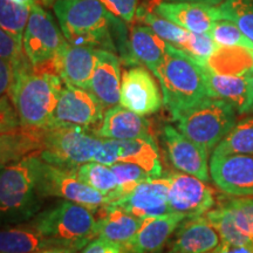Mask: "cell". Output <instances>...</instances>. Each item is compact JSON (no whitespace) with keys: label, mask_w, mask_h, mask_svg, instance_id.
<instances>
[{"label":"cell","mask_w":253,"mask_h":253,"mask_svg":"<svg viewBox=\"0 0 253 253\" xmlns=\"http://www.w3.org/2000/svg\"><path fill=\"white\" fill-rule=\"evenodd\" d=\"M53 9L69 43L110 50L126 66H137L126 21L113 14L101 0H55Z\"/></svg>","instance_id":"cell-1"},{"label":"cell","mask_w":253,"mask_h":253,"mask_svg":"<svg viewBox=\"0 0 253 253\" xmlns=\"http://www.w3.org/2000/svg\"><path fill=\"white\" fill-rule=\"evenodd\" d=\"M43 161L39 151L0 169V226L19 225L39 213Z\"/></svg>","instance_id":"cell-2"},{"label":"cell","mask_w":253,"mask_h":253,"mask_svg":"<svg viewBox=\"0 0 253 253\" xmlns=\"http://www.w3.org/2000/svg\"><path fill=\"white\" fill-rule=\"evenodd\" d=\"M62 87L58 74L37 71L30 61L14 68L8 95L21 128L33 132L46 130Z\"/></svg>","instance_id":"cell-3"},{"label":"cell","mask_w":253,"mask_h":253,"mask_svg":"<svg viewBox=\"0 0 253 253\" xmlns=\"http://www.w3.org/2000/svg\"><path fill=\"white\" fill-rule=\"evenodd\" d=\"M156 78L163 95V103L176 120L186 110L211 96L204 65L184 50L169 43L166 58Z\"/></svg>","instance_id":"cell-4"},{"label":"cell","mask_w":253,"mask_h":253,"mask_svg":"<svg viewBox=\"0 0 253 253\" xmlns=\"http://www.w3.org/2000/svg\"><path fill=\"white\" fill-rule=\"evenodd\" d=\"M28 224L59 248L82 250L96 237L93 211L68 201L41 211Z\"/></svg>","instance_id":"cell-5"},{"label":"cell","mask_w":253,"mask_h":253,"mask_svg":"<svg viewBox=\"0 0 253 253\" xmlns=\"http://www.w3.org/2000/svg\"><path fill=\"white\" fill-rule=\"evenodd\" d=\"M177 128L186 137L212 151L237 123V110L225 100L208 97L179 115Z\"/></svg>","instance_id":"cell-6"},{"label":"cell","mask_w":253,"mask_h":253,"mask_svg":"<svg viewBox=\"0 0 253 253\" xmlns=\"http://www.w3.org/2000/svg\"><path fill=\"white\" fill-rule=\"evenodd\" d=\"M41 160L65 170H77L94 162L103 138L78 126L54 128L41 131Z\"/></svg>","instance_id":"cell-7"},{"label":"cell","mask_w":253,"mask_h":253,"mask_svg":"<svg viewBox=\"0 0 253 253\" xmlns=\"http://www.w3.org/2000/svg\"><path fill=\"white\" fill-rule=\"evenodd\" d=\"M66 41L48 11L39 4L31 7L24 32L23 48L34 69L55 73L54 60Z\"/></svg>","instance_id":"cell-8"},{"label":"cell","mask_w":253,"mask_h":253,"mask_svg":"<svg viewBox=\"0 0 253 253\" xmlns=\"http://www.w3.org/2000/svg\"><path fill=\"white\" fill-rule=\"evenodd\" d=\"M104 106L91 91L63 84L58 103L46 130L66 126L89 129L102 122Z\"/></svg>","instance_id":"cell-9"},{"label":"cell","mask_w":253,"mask_h":253,"mask_svg":"<svg viewBox=\"0 0 253 253\" xmlns=\"http://www.w3.org/2000/svg\"><path fill=\"white\" fill-rule=\"evenodd\" d=\"M41 190L45 197H59L86 207L94 212L108 199L79 178L75 170H65L43 162Z\"/></svg>","instance_id":"cell-10"},{"label":"cell","mask_w":253,"mask_h":253,"mask_svg":"<svg viewBox=\"0 0 253 253\" xmlns=\"http://www.w3.org/2000/svg\"><path fill=\"white\" fill-rule=\"evenodd\" d=\"M94 162L112 166L114 163H134L143 168L151 177H161L162 164L154 137L136 140H109L102 144L94 157Z\"/></svg>","instance_id":"cell-11"},{"label":"cell","mask_w":253,"mask_h":253,"mask_svg":"<svg viewBox=\"0 0 253 253\" xmlns=\"http://www.w3.org/2000/svg\"><path fill=\"white\" fill-rule=\"evenodd\" d=\"M169 186L168 176L149 178L103 208L121 209L141 219L164 216L171 213L169 204Z\"/></svg>","instance_id":"cell-12"},{"label":"cell","mask_w":253,"mask_h":253,"mask_svg":"<svg viewBox=\"0 0 253 253\" xmlns=\"http://www.w3.org/2000/svg\"><path fill=\"white\" fill-rule=\"evenodd\" d=\"M154 74L141 65L123 72L120 104L138 115H151L162 107L163 99Z\"/></svg>","instance_id":"cell-13"},{"label":"cell","mask_w":253,"mask_h":253,"mask_svg":"<svg viewBox=\"0 0 253 253\" xmlns=\"http://www.w3.org/2000/svg\"><path fill=\"white\" fill-rule=\"evenodd\" d=\"M210 175L221 191L230 196H253V154L211 155Z\"/></svg>","instance_id":"cell-14"},{"label":"cell","mask_w":253,"mask_h":253,"mask_svg":"<svg viewBox=\"0 0 253 253\" xmlns=\"http://www.w3.org/2000/svg\"><path fill=\"white\" fill-rule=\"evenodd\" d=\"M169 179V204L171 212L186 218L203 216L213 208V191L204 181L188 173L172 172Z\"/></svg>","instance_id":"cell-15"},{"label":"cell","mask_w":253,"mask_h":253,"mask_svg":"<svg viewBox=\"0 0 253 253\" xmlns=\"http://www.w3.org/2000/svg\"><path fill=\"white\" fill-rule=\"evenodd\" d=\"M162 137L170 163L176 170L197 177L204 182L209 181V153L204 148L169 125L163 128Z\"/></svg>","instance_id":"cell-16"},{"label":"cell","mask_w":253,"mask_h":253,"mask_svg":"<svg viewBox=\"0 0 253 253\" xmlns=\"http://www.w3.org/2000/svg\"><path fill=\"white\" fill-rule=\"evenodd\" d=\"M97 49L91 46L72 45L66 41L54 60L55 73L61 78L63 84L89 89Z\"/></svg>","instance_id":"cell-17"},{"label":"cell","mask_w":253,"mask_h":253,"mask_svg":"<svg viewBox=\"0 0 253 253\" xmlns=\"http://www.w3.org/2000/svg\"><path fill=\"white\" fill-rule=\"evenodd\" d=\"M155 13L172 21L191 33H209L213 24L221 20L217 6L197 4V2L158 1Z\"/></svg>","instance_id":"cell-18"},{"label":"cell","mask_w":253,"mask_h":253,"mask_svg":"<svg viewBox=\"0 0 253 253\" xmlns=\"http://www.w3.org/2000/svg\"><path fill=\"white\" fill-rule=\"evenodd\" d=\"M88 90L104 107H114L120 102L121 67L118 54L107 49H97L96 63Z\"/></svg>","instance_id":"cell-19"},{"label":"cell","mask_w":253,"mask_h":253,"mask_svg":"<svg viewBox=\"0 0 253 253\" xmlns=\"http://www.w3.org/2000/svg\"><path fill=\"white\" fill-rule=\"evenodd\" d=\"M219 244L220 237L207 217L186 218L168 253H213Z\"/></svg>","instance_id":"cell-20"},{"label":"cell","mask_w":253,"mask_h":253,"mask_svg":"<svg viewBox=\"0 0 253 253\" xmlns=\"http://www.w3.org/2000/svg\"><path fill=\"white\" fill-rule=\"evenodd\" d=\"M185 219V216L175 212L143 219L140 230L126 246L132 253H155L160 251Z\"/></svg>","instance_id":"cell-21"},{"label":"cell","mask_w":253,"mask_h":253,"mask_svg":"<svg viewBox=\"0 0 253 253\" xmlns=\"http://www.w3.org/2000/svg\"><path fill=\"white\" fill-rule=\"evenodd\" d=\"M96 135L109 140H136L153 137L150 126L141 115L122 106H114L104 113Z\"/></svg>","instance_id":"cell-22"},{"label":"cell","mask_w":253,"mask_h":253,"mask_svg":"<svg viewBox=\"0 0 253 253\" xmlns=\"http://www.w3.org/2000/svg\"><path fill=\"white\" fill-rule=\"evenodd\" d=\"M129 42L132 58L156 77L166 58L169 42L157 36L147 25H132L129 30Z\"/></svg>","instance_id":"cell-23"},{"label":"cell","mask_w":253,"mask_h":253,"mask_svg":"<svg viewBox=\"0 0 253 253\" xmlns=\"http://www.w3.org/2000/svg\"><path fill=\"white\" fill-rule=\"evenodd\" d=\"M205 77L211 96L225 100L239 114H248L250 104V84L246 74H219L204 65Z\"/></svg>","instance_id":"cell-24"},{"label":"cell","mask_w":253,"mask_h":253,"mask_svg":"<svg viewBox=\"0 0 253 253\" xmlns=\"http://www.w3.org/2000/svg\"><path fill=\"white\" fill-rule=\"evenodd\" d=\"M103 216L95 224V236L126 245L140 230L143 219L121 209L102 208Z\"/></svg>","instance_id":"cell-25"},{"label":"cell","mask_w":253,"mask_h":253,"mask_svg":"<svg viewBox=\"0 0 253 253\" xmlns=\"http://www.w3.org/2000/svg\"><path fill=\"white\" fill-rule=\"evenodd\" d=\"M59 248L27 224L26 226H4L0 229V253H32Z\"/></svg>","instance_id":"cell-26"},{"label":"cell","mask_w":253,"mask_h":253,"mask_svg":"<svg viewBox=\"0 0 253 253\" xmlns=\"http://www.w3.org/2000/svg\"><path fill=\"white\" fill-rule=\"evenodd\" d=\"M41 149L40 132L14 130L0 134V169Z\"/></svg>","instance_id":"cell-27"},{"label":"cell","mask_w":253,"mask_h":253,"mask_svg":"<svg viewBox=\"0 0 253 253\" xmlns=\"http://www.w3.org/2000/svg\"><path fill=\"white\" fill-rule=\"evenodd\" d=\"M75 171L82 182L106 196L108 199L107 205L121 197L118 177L110 166L97 162H89L78 168Z\"/></svg>","instance_id":"cell-28"},{"label":"cell","mask_w":253,"mask_h":253,"mask_svg":"<svg viewBox=\"0 0 253 253\" xmlns=\"http://www.w3.org/2000/svg\"><path fill=\"white\" fill-rule=\"evenodd\" d=\"M208 67L219 74L242 75L253 68V58L248 48L219 47L208 60Z\"/></svg>","instance_id":"cell-29"},{"label":"cell","mask_w":253,"mask_h":253,"mask_svg":"<svg viewBox=\"0 0 253 253\" xmlns=\"http://www.w3.org/2000/svg\"><path fill=\"white\" fill-rule=\"evenodd\" d=\"M136 19L141 23L149 26L158 37L162 38L167 42L182 48L189 39L190 32L176 25L172 21L168 20L166 18L160 17V15L154 13V12L148 11V9L137 8L136 12Z\"/></svg>","instance_id":"cell-30"},{"label":"cell","mask_w":253,"mask_h":253,"mask_svg":"<svg viewBox=\"0 0 253 253\" xmlns=\"http://www.w3.org/2000/svg\"><path fill=\"white\" fill-rule=\"evenodd\" d=\"M214 154H253V115L237 122L224 140L214 148Z\"/></svg>","instance_id":"cell-31"},{"label":"cell","mask_w":253,"mask_h":253,"mask_svg":"<svg viewBox=\"0 0 253 253\" xmlns=\"http://www.w3.org/2000/svg\"><path fill=\"white\" fill-rule=\"evenodd\" d=\"M205 217L210 221L211 225L216 229L221 242L236 245H246L253 243V240L246 237L243 232H240V230L236 225L231 211L220 202L216 209L209 210L205 213Z\"/></svg>","instance_id":"cell-32"},{"label":"cell","mask_w":253,"mask_h":253,"mask_svg":"<svg viewBox=\"0 0 253 253\" xmlns=\"http://www.w3.org/2000/svg\"><path fill=\"white\" fill-rule=\"evenodd\" d=\"M30 12V7L18 4L13 0H0V26L21 47Z\"/></svg>","instance_id":"cell-33"},{"label":"cell","mask_w":253,"mask_h":253,"mask_svg":"<svg viewBox=\"0 0 253 253\" xmlns=\"http://www.w3.org/2000/svg\"><path fill=\"white\" fill-rule=\"evenodd\" d=\"M218 8L221 20L233 21L253 42V0H224Z\"/></svg>","instance_id":"cell-34"},{"label":"cell","mask_w":253,"mask_h":253,"mask_svg":"<svg viewBox=\"0 0 253 253\" xmlns=\"http://www.w3.org/2000/svg\"><path fill=\"white\" fill-rule=\"evenodd\" d=\"M218 47H242L253 49V42L245 37L239 27L231 20H218L209 32Z\"/></svg>","instance_id":"cell-35"},{"label":"cell","mask_w":253,"mask_h":253,"mask_svg":"<svg viewBox=\"0 0 253 253\" xmlns=\"http://www.w3.org/2000/svg\"><path fill=\"white\" fill-rule=\"evenodd\" d=\"M220 203L231 211L240 232L253 240V198L224 197L220 198Z\"/></svg>","instance_id":"cell-36"},{"label":"cell","mask_w":253,"mask_h":253,"mask_svg":"<svg viewBox=\"0 0 253 253\" xmlns=\"http://www.w3.org/2000/svg\"><path fill=\"white\" fill-rule=\"evenodd\" d=\"M110 168L118 177L121 197L123 195L128 194L130 190L134 189L137 184H140L141 182L147 181L149 178H155V177L150 176V173L147 170L134 163L119 162L112 164Z\"/></svg>","instance_id":"cell-37"},{"label":"cell","mask_w":253,"mask_h":253,"mask_svg":"<svg viewBox=\"0 0 253 253\" xmlns=\"http://www.w3.org/2000/svg\"><path fill=\"white\" fill-rule=\"evenodd\" d=\"M219 48L209 33H191L181 49L191 55L196 61L205 65L208 60Z\"/></svg>","instance_id":"cell-38"},{"label":"cell","mask_w":253,"mask_h":253,"mask_svg":"<svg viewBox=\"0 0 253 253\" xmlns=\"http://www.w3.org/2000/svg\"><path fill=\"white\" fill-rule=\"evenodd\" d=\"M0 58L7 60L12 67L17 68L28 61L24 48L0 26Z\"/></svg>","instance_id":"cell-39"},{"label":"cell","mask_w":253,"mask_h":253,"mask_svg":"<svg viewBox=\"0 0 253 253\" xmlns=\"http://www.w3.org/2000/svg\"><path fill=\"white\" fill-rule=\"evenodd\" d=\"M20 126L18 114L9 95L0 97V134L18 130Z\"/></svg>","instance_id":"cell-40"},{"label":"cell","mask_w":253,"mask_h":253,"mask_svg":"<svg viewBox=\"0 0 253 253\" xmlns=\"http://www.w3.org/2000/svg\"><path fill=\"white\" fill-rule=\"evenodd\" d=\"M101 1L116 17L121 18L128 24L134 23L138 8V0H101Z\"/></svg>","instance_id":"cell-41"},{"label":"cell","mask_w":253,"mask_h":253,"mask_svg":"<svg viewBox=\"0 0 253 253\" xmlns=\"http://www.w3.org/2000/svg\"><path fill=\"white\" fill-rule=\"evenodd\" d=\"M80 253H132L126 245L103 238L90 240Z\"/></svg>","instance_id":"cell-42"},{"label":"cell","mask_w":253,"mask_h":253,"mask_svg":"<svg viewBox=\"0 0 253 253\" xmlns=\"http://www.w3.org/2000/svg\"><path fill=\"white\" fill-rule=\"evenodd\" d=\"M13 81V67L7 60L0 58V97L7 95Z\"/></svg>","instance_id":"cell-43"},{"label":"cell","mask_w":253,"mask_h":253,"mask_svg":"<svg viewBox=\"0 0 253 253\" xmlns=\"http://www.w3.org/2000/svg\"><path fill=\"white\" fill-rule=\"evenodd\" d=\"M213 253H253V243L246 245H236L226 242H220L219 246Z\"/></svg>","instance_id":"cell-44"},{"label":"cell","mask_w":253,"mask_h":253,"mask_svg":"<svg viewBox=\"0 0 253 253\" xmlns=\"http://www.w3.org/2000/svg\"><path fill=\"white\" fill-rule=\"evenodd\" d=\"M81 250L74 248H50L32 253H80Z\"/></svg>","instance_id":"cell-45"},{"label":"cell","mask_w":253,"mask_h":253,"mask_svg":"<svg viewBox=\"0 0 253 253\" xmlns=\"http://www.w3.org/2000/svg\"><path fill=\"white\" fill-rule=\"evenodd\" d=\"M161 1H170V2H197V4H205L211 6H217L221 4L224 0H161Z\"/></svg>","instance_id":"cell-46"},{"label":"cell","mask_w":253,"mask_h":253,"mask_svg":"<svg viewBox=\"0 0 253 253\" xmlns=\"http://www.w3.org/2000/svg\"><path fill=\"white\" fill-rule=\"evenodd\" d=\"M250 84V104L248 108V114H253V68L248 73H245Z\"/></svg>","instance_id":"cell-47"},{"label":"cell","mask_w":253,"mask_h":253,"mask_svg":"<svg viewBox=\"0 0 253 253\" xmlns=\"http://www.w3.org/2000/svg\"><path fill=\"white\" fill-rule=\"evenodd\" d=\"M13 1L18 2V4H20V5L27 6V7H30V8L33 7L34 5L39 4V2H38V0H13Z\"/></svg>","instance_id":"cell-48"},{"label":"cell","mask_w":253,"mask_h":253,"mask_svg":"<svg viewBox=\"0 0 253 253\" xmlns=\"http://www.w3.org/2000/svg\"><path fill=\"white\" fill-rule=\"evenodd\" d=\"M250 52H251V54H252V58H253V49H250Z\"/></svg>","instance_id":"cell-49"}]
</instances>
